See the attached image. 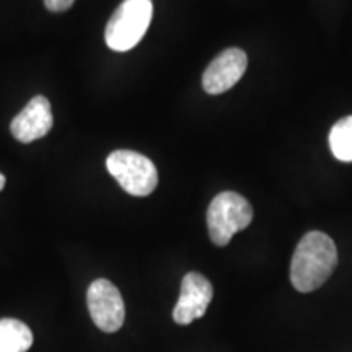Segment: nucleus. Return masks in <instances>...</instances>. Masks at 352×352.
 Here are the masks:
<instances>
[{"instance_id":"obj_1","label":"nucleus","mask_w":352,"mask_h":352,"mask_svg":"<svg viewBox=\"0 0 352 352\" xmlns=\"http://www.w3.org/2000/svg\"><path fill=\"white\" fill-rule=\"evenodd\" d=\"M336 264L338 250L331 236L323 232H308L292 256L290 280L298 292H314L331 277Z\"/></svg>"},{"instance_id":"obj_2","label":"nucleus","mask_w":352,"mask_h":352,"mask_svg":"<svg viewBox=\"0 0 352 352\" xmlns=\"http://www.w3.org/2000/svg\"><path fill=\"white\" fill-rule=\"evenodd\" d=\"M152 15V0H124L107 25L104 41L109 50L126 52L138 46L151 25Z\"/></svg>"},{"instance_id":"obj_3","label":"nucleus","mask_w":352,"mask_h":352,"mask_svg":"<svg viewBox=\"0 0 352 352\" xmlns=\"http://www.w3.org/2000/svg\"><path fill=\"white\" fill-rule=\"evenodd\" d=\"M253 208L235 191H223L210 202L208 209L209 236L214 245L226 246L232 236L252 223Z\"/></svg>"},{"instance_id":"obj_4","label":"nucleus","mask_w":352,"mask_h":352,"mask_svg":"<svg viewBox=\"0 0 352 352\" xmlns=\"http://www.w3.org/2000/svg\"><path fill=\"white\" fill-rule=\"evenodd\" d=\"M107 168L131 196L152 195L158 184V171L151 158L134 151H114L107 158Z\"/></svg>"},{"instance_id":"obj_5","label":"nucleus","mask_w":352,"mask_h":352,"mask_svg":"<svg viewBox=\"0 0 352 352\" xmlns=\"http://www.w3.org/2000/svg\"><path fill=\"white\" fill-rule=\"evenodd\" d=\"M87 303L91 318L101 331L114 333L124 323V300L116 285L108 279H96L90 284Z\"/></svg>"},{"instance_id":"obj_6","label":"nucleus","mask_w":352,"mask_h":352,"mask_svg":"<svg viewBox=\"0 0 352 352\" xmlns=\"http://www.w3.org/2000/svg\"><path fill=\"white\" fill-rule=\"evenodd\" d=\"M248 67V57L239 47H228L215 57L202 76V87L209 95H220L235 87Z\"/></svg>"},{"instance_id":"obj_7","label":"nucleus","mask_w":352,"mask_h":352,"mask_svg":"<svg viewBox=\"0 0 352 352\" xmlns=\"http://www.w3.org/2000/svg\"><path fill=\"white\" fill-rule=\"evenodd\" d=\"M212 296L214 289L208 277L199 272H188L182 280V294L175 305L173 320L178 324H189L204 316Z\"/></svg>"},{"instance_id":"obj_8","label":"nucleus","mask_w":352,"mask_h":352,"mask_svg":"<svg viewBox=\"0 0 352 352\" xmlns=\"http://www.w3.org/2000/svg\"><path fill=\"white\" fill-rule=\"evenodd\" d=\"M51 103L44 96L38 95L30 100V103L16 114L12 121L10 131L13 138L23 144L41 139L52 129Z\"/></svg>"},{"instance_id":"obj_9","label":"nucleus","mask_w":352,"mask_h":352,"mask_svg":"<svg viewBox=\"0 0 352 352\" xmlns=\"http://www.w3.org/2000/svg\"><path fill=\"white\" fill-rule=\"evenodd\" d=\"M33 344L32 329L19 320H0V352H26Z\"/></svg>"},{"instance_id":"obj_10","label":"nucleus","mask_w":352,"mask_h":352,"mask_svg":"<svg viewBox=\"0 0 352 352\" xmlns=\"http://www.w3.org/2000/svg\"><path fill=\"white\" fill-rule=\"evenodd\" d=\"M329 147L338 160L352 162V116L342 118L329 132Z\"/></svg>"},{"instance_id":"obj_11","label":"nucleus","mask_w":352,"mask_h":352,"mask_svg":"<svg viewBox=\"0 0 352 352\" xmlns=\"http://www.w3.org/2000/svg\"><path fill=\"white\" fill-rule=\"evenodd\" d=\"M74 2H76V0H44V6H46L50 12L59 13L69 10V8L74 6Z\"/></svg>"},{"instance_id":"obj_12","label":"nucleus","mask_w":352,"mask_h":352,"mask_svg":"<svg viewBox=\"0 0 352 352\" xmlns=\"http://www.w3.org/2000/svg\"><path fill=\"white\" fill-rule=\"evenodd\" d=\"M3 186H6V176L0 173V191H2Z\"/></svg>"}]
</instances>
